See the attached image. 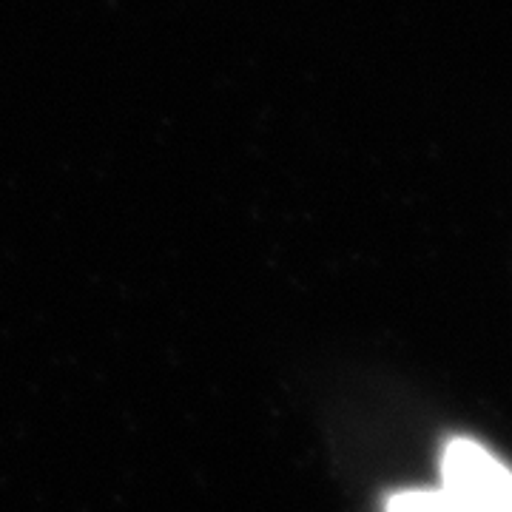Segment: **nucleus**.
Segmentation results:
<instances>
[{"instance_id":"f257e3e1","label":"nucleus","mask_w":512,"mask_h":512,"mask_svg":"<svg viewBox=\"0 0 512 512\" xmlns=\"http://www.w3.org/2000/svg\"><path fill=\"white\" fill-rule=\"evenodd\" d=\"M441 490L461 512H512V470L473 439H450Z\"/></svg>"},{"instance_id":"f03ea898","label":"nucleus","mask_w":512,"mask_h":512,"mask_svg":"<svg viewBox=\"0 0 512 512\" xmlns=\"http://www.w3.org/2000/svg\"><path fill=\"white\" fill-rule=\"evenodd\" d=\"M387 512H461L444 490H407L387 501Z\"/></svg>"}]
</instances>
